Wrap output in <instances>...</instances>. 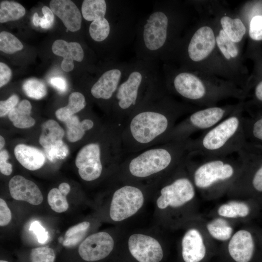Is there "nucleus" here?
<instances>
[{
    "label": "nucleus",
    "mask_w": 262,
    "mask_h": 262,
    "mask_svg": "<svg viewBox=\"0 0 262 262\" xmlns=\"http://www.w3.org/2000/svg\"><path fill=\"white\" fill-rule=\"evenodd\" d=\"M220 22L223 30L233 42L237 43L241 41L246 29L239 18L232 19L225 16L222 17Z\"/></svg>",
    "instance_id": "31"
},
{
    "label": "nucleus",
    "mask_w": 262,
    "mask_h": 262,
    "mask_svg": "<svg viewBox=\"0 0 262 262\" xmlns=\"http://www.w3.org/2000/svg\"><path fill=\"white\" fill-rule=\"evenodd\" d=\"M87 105L85 96L79 92L72 93L68 98V104L55 112L56 117L61 121H65L70 117L82 110Z\"/></svg>",
    "instance_id": "26"
},
{
    "label": "nucleus",
    "mask_w": 262,
    "mask_h": 262,
    "mask_svg": "<svg viewBox=\"0 0 262 262\" xmlns=\"http://www.w3.org/2000/svg\"><path fill=\"white\" fill-rule=\"evenodd\" d=\"M129 63L113 62L103 71L91 85L90 92L93 98L106 102L111 106L118 88L124 79Z\"/></svg>",
    "instance_id": "12"
},
{
    "label": "nucleus",
    "mask_w": 262,
    "mask_h": 262,
    "mask_svg": "<svg viewBox=\"0 0 262 262\" xmlns=\"http://www.w3.org/2000/svg\"><path fill=\"white\" fill-rule=\"evenodd\" d=\"M0 262H8L6 261H4V260H0Z\"/></svg>",
    "instance_id": "52"
},
{
    "label": "nucleus",
    "mask_w": 262,
    "mask_h": 262,
    "mask_svg": "<svg viewBox=\"0 0 262 262\" xmlns=\"http://www.w3.org/2000/svg\"><path fill=\"white\" fill-rule=\"evenodd\" d=\"M14 153L16 160L25 168L36 170L45 164L46 156L39 149L25 144H18L15 147Z\"/></svg>",
    "instance_id": "23"
},
{
    "label": "nucleus",
    "mask_w": 262,
    "mask_h": 262,
    "mask_svg": "<svg viewBox=\"0 0 262 262\" xmlns=\"http://www.w3.org/2000/svg\"><path fill=\"white\" fill-rule=\"evenodd\" d=\"M107 1L105 0H84L81 11L83 18L89 22L103 16L107 10Z\"/></svg>",
    "instance_id": "30"
},
{
    "label": "nucleus",
    "mask_w": 262,
    "mask_h": 262,
    "mask_svg": "<svg viewBox=\"0 0 262 262\" xmlns=\"http://www.w3.org/2000/svg\"><path fill=\"white\" fill-rule=\"evenodd\" d=\"M59 190L64 196H66L70 190L69 185L66 182H63L59 186Z\"/></svg>",
    "instance_id": "49"
},
{
    "label": "nucleus",
    "mask_w": 262,
    "mask_h": 262,
    "mask_svg": "<svg viewBox=\"0 0 262 262\" xmlns=\"http://www.w3.org/2000/svg\"><path fill=\"white\" fill-rule=\"evenodd\" d=\"M257 240L251 231L241 229L233 234L227 246L230 262H251L257 250Z\"/></svg>",
    "instance_id": "15"
},
{
    "label": "nucleus",
    "mask_w": 262,
    "mask_h": 262,
    "mask_svg": "<svg viewBox=\"0 0 262 262\" xmlns=\"http://www.w3.org/2000/svg\"><path fill=\"white\" fill-rule=\"evenodd\" d=\"M11 220V212L6 202L0 199V226L8 225Z\"/></svg>",
    "instance_id": "45"
},
{
    "label": "nucleus",
    "mask_w": 262,
    "mask_h": 262,
    "mask_svg": "<svg viewBox=\"0 0 262 262\" xmlns=\"http://www.w3.org/2000/svg\"><path fill=\"white\" fill-rule=\"evenodd\" d=\"M5 145V140L4 138L0 135V149L3 147Z\"/></svg>",
    "instance_id": "51"
},
{
    "label": "nucleus",
    "mask_w": 262,
    "mask_h": 262,
    "mask_svg": "<svg viewBox=\"0 0 262 262\" xmlns=\"http://www.w3.org/2000/svg\"><path fill=\"white\" fill-rule=\"evenodd\" d=\"M128 246L130 253L138 262H160L163 258L161 244L150 235L132 234L129 237Z\"/></svg>",
    "instance_id": "14"
},
{
    "label": "nucleus",
    "mask_w": 262,
    "mask_h": 262,
    "mask_svg": "<svg viewBox=\"0 0 262 262\" xmlns=\"http://www.w3.org/2000/svg\"><path fill=\"white\" fill-rule=\"evenodd\" d=\"M181 254L184 262H206L209 252L200 231L195 228L188 229L181 241Z\"/></svg>",
    "instance_id": "17"
},
{
    "label": "nucleus",
    "mask_w": 262,
    "mask_h": 262,
    "mask_svg": "<svg viewBox=\"0 0 262 262\" xmlns=\"http://www.w3.org/2000/svg\"><path fill=\"white\" fill-rule=\"evenodd\" d=\"M44 149L45 156L52 162L64 159L68 153V147L63 142Z\"/></svg>",
    "instance_id": "41"
},
{
    "label": "nucleus",
    "mask_w": 262,
    "mask_h": 262,
    "mask_svg": "<svg viewBox=\"0 0 262 262\" xmlns=\"http://www.w3.org/2000/svg\"><path fill=\"white\" fill-rule=\"evenodd\" d=\"M9 189L11 196L16 200L26 201L37 205L43 201V196L38 187L32 181L16 175L9 182Z\"/></svg>",
    "instance_id": "20"
},
{
    "label": "nucleus",
    "mask_w": 262,
    "mask_h": 262,
    "mask_svg": "<svg viewBox=\"0 0 262 262\" xmlns=\"http://www.w3.org/2000/svg\"><path fill=\"white\" fill-rule=\"evenodd\" d=\"M240 111H234L198 138H190L189 152L206 157H227L237 153L247 143Z\"/></svg>",
    "instance_id": "5"
},
{
    "label": "nucleus",
    "mask_w": 262,
    "mask_h": 262,
    "mask_svg": "<svg viewBox=\"0 0 262 262\" xmlns=\"http://www.w3.org/2000/svg\"><path fill=\"white\" fill-rule=\"evenodd\" d=\"M172 84L173 91L187 100L198 101L207 95L204 83L197 77L188 72L178 73L174 77Z\"/></svg>",
    "instance_id": "18"
},
{
    "label": "nucleus",
    "mask_w": 262,
    "mask_h": 262,
    "mask_svg": "<svg viewBox=\"0 0 262 262\" xmlns=\"http://www.w3.org/2000/svg\"><path fill=\"white\" fill-rule=\"evenodd\" d=\"M191 110L175 103L164 88L142 103L121 127L124 155L164 143L180 118Z\"/></svg>",
    "instance_id": "1"
},
{
    "label": "nucleus",
    "mask_w": 262,
    "mask_h": 262,
    "mask_svg": "<svg viewBox=\"0 0 262 262\" xmlns=\"http://www.w3.org/2000/svg\"><path fill=\"white\" fill-rule=\"evenodd\" d=\"M119 181L121 184L113 194L109 209L110 217L115 222L124 221L137 213L144 205L148 188L138 183Z\"/></svg>",
    "instance_id": "11"
},
{
    "label": "nucleus",
    "mask_w": 262,
    "mask_h": 262,
    "mask_svg": "<svg viewBox=\"0 0 262 262\" xmlns=\"http://www.w3.org/2000/svg\"><path fill=\"white\" fill-rule=\"evenodd\" d=\"M24 7L20 3L8 0L0 3V22L1 23L18 20L25 14Z\"/></svg>",
    "instance_id": "32"
},
{
    "label": "nucleus",
    "mask_w": 262,
    "mask_h": 262,
    "mask_svg": "<svg viewBox=\"0 0 262 262\" xmlns=\"http://www.w3.org/2000/svg\"><path fill=\"white\" fill-rule=\"evenodd\" d=\"M12 72L7 65L0 63V87L6 84L10 80Z\"/></svg>",
    "instance_id": "47"
},
{
    "label": "nucleus",
    "mask_w": 262,
    "mask_h": 262,
    "mask_svg": "<svg viewBox=\"0 0 262 262\" xmlns=\"http://www.w3.org/2000/svg\"><path fill=\"white\" fill-rule=\"evenodd\" d=\"M255 95L258 100L262 102V81L260 82L255 87Z\"/></svg>",
    "instance_id": "50"
},
{
    "label": "nucleus",
    "mask_w": 262,
    "mask_h": 262,
    "mask_svg": "<svg viewBox=\"0 0 262 262\" xmlns=\"http://www.w3.org/2000/svg\"><path fill=\"white\" fill-rule=\"evenodd\" d=\"M52 51L55 55L63 57L61 66L66 72L73 69L74 60L81 62L84 57L82 47L76 42H67L63 40H57L52 44Z\"/></svg>",
    "instance_id": "22"
},
{
    "label": "nucleus",
    "mask_w": 262,
    "mask_h": 262,
    "mask_svg": "<svg viewBox=\"0 0 262 262\" xmlns=\"http://www.w3.org/2000/svg\"><path fill=\"white\" fill-rule=\"evenodd\" d=\"M237 154L242 170L231 190L262 194V147L247 142Z\"/></svg>",
    "instance_id": "9"
},
{
    "label": "nucleus",
    "mask_w": 262,
    "mask_h": 262,
    "mask_svg": "<svg viewBox=\"0 0 262 262\" xmlns=\"http://www.w3.org/2000/svg\"><path fill=\"white\" fill-rule=\"evenodd\" d=\"M249 34L256 41L262 40V15L254 16L250 22Z\"/></svg>",
    "instance_id": "42"
},
{
    "label": "nucleus",
    "mask_w": 262,
    "mask_h": 262,
    "mask_svg": "<svg viewBox=\"0 0 262 262\" xmlns=\"http://www.w3.org/2000/svg\"><path fill=\"white\" fill-rule=\"evenodd\" d=\"M65 132L62 128L54 120L49 119L41 125L39 143L44 148L62 142Z\"/></svg>",
    "instance_id": "24"
},
{
    "label": "nucleus",
    "mask_w": 262,
    "mask_h": 262,
    "mask_svg": "<svg viewBox=\"0 0 262 262\" xmlns=\"http://www.w3.org/2000/svg\"><path fill=\"white\" fill-rule=\"evenodd\" d=\"M216 39L213 30L208 26L199 28L193 35L187 51L189 59L199 62L206 58L213 49Z\"/></svg>",
    "instance_id": "19"
},
{
    "label": "nucleus",
    "mask_w": 262,
    "mask_h": 262,
    "mask_svg": "<svg viewBox=\"0 0 262 262\" xmlns=\"http://www.w3.org/2000/svg\"><path fill=\"white\" fill-rule=\"evenodd\" d=\"M115 246L114 239L108 232L100 231L86 238L80 244L78 252L87 262H95L107 257Z\"/></svg>",
    "instance_id": "16"
},
{
    "label": "nucleus",
    "mask_w": 262,
    "mask_h": 262,
    "mask_svg": "<svg viewBox=\"0 0 262 262\" xmlns=\"http://www.w3.org/2000/svg\"><path fill=\"white\" fill-rule=\"evenodd\" d=\"M9 154L6 150H2L0 152V171L6 176L10 175L13 171L12 165L7 162Z\"/></svg>",
    "instance_id": "46"
},
{
    "label": "nucleus",
    "mask_w": 262,
    "mask_h": 262,
    "mask_svg": "<svg viewBox=\"0 0 262 262\" xmlns=\"http://www.w3.org/2000/svg\"><path fill=\"white\" fill-rule=\"evenodd\" d=\"M243 126L248 143L262 147V114L251 118H243Z\"/></svg>",
    "instance_id": "27"
},
{
    "label": "nucleus",
    "mask_w": 262,
    "mask_h": 262,
    "mask_svg": "<svg viewBox=\"0 0 262 262\" xmlns=\"http://www.w3.org/2000/svg\"><path fill=\"white\" fill-rule=\"evenodd\" d=\"M90 226L89 222L83 221L70 228L65 234L63 245L70 247L77 245L84 237Z\"/></svg>",
    "instance_id": "33"
},
{
    "label": "nucleus",
    "mask_w": 262,
    "mask_h": 262,
    "mask_svg": "<svg viewBox=\"0 0 262 262\" xmlns=\"http://www.w3.org/2000/svg\"><path fill=\"white\" fill-rule=\"evenodd\" d=\"M163 2H156L151 12L138 21L134 39L137 59L157 62L163 59L171 34V16Z\"/></svg>",
    "instance_id": "6"
},
{
    "label": "nucleus",
    "mask_w": 262,
    "mask_h": 262,
    "mask_svg": "<svg viewBox=\"0 0 262 262\" xmlns=\"http://www.w3.org/2000/svg\"><path fill=\"white\" fill-rule=\"evenodd\" d=\"M50 84L58 91L64 92L67 88L66 80L61 77H55L50 80Z\"/></svg>",
    "instance_id": "48"
},
{
    "label": "nucleus",
    "mask_w": 262,
    "mask_h": 262,
    "mask_svg": "<svg viewBox=\"0 0 262 262\" xmlns=\"http://www.w3.org/2000/svg\"><path fill=\"white\" fill-rule=\"evenodd\" d=\"M55 257L54 250L48 246L33 248L30 253L31 262H54Z\"/></svg>",
    "instance_id": "39"
},
{
    "label": "nucleus",
    "mask_w": 262,
    "mask_h": 262,
    "mask_svg": "<svg viewBox=\"0 0 262 262\" xmlns=\"http://www.w3.org/2000/svg\"><path fill=\"white\" fill-rule=\"evenodd\" d=\"M163 88L157 62L136 58L129 63L111 106L113 123L122 126L136 109Z\"/></svg>",
    "instance_id": "3"
},
{
    "label": "nucleus",
    "mask_w": 262,
    "mask_h": 262,
    "mask_svg": "<svg viewBox=\"0 0 262 262\" xmlns=\"http://www.w3.org/2000/svg\"><path fill=\"white\" fill-rule=\"evenodd\" d=\"M19 98L16 95H13L6 100L0 101V116L8 114L18 104Z\"/></svg>",
    "instance_id": "43"
},
{
    "label": "nucleus",
    "mask_w": 262,
    "mask_h": 262,
    "mask_svg": "<svg viewBox=\"0 0 262 262\" xmlns=\"http://www.w3.org/2000/svg\"><path fill=\"white\" fill-rule=\"evenodd\" d=\"M99 142H92L84 145L78 153L75 164L81 178L92 181L101 176L103 171V147Z\"/></svg>",
    "instance_id": "13"
},
{
    "label": "nucleus",
    "mask_w": 262,
    "mask_h": 262,
    "mask_svg": "<svg viewBox=\"0 0 262 262\" xmlns=\"http://www.w3.org/2000/svg\"><path fill=\"white\" fill-rule=\"evenodd\" d=\"M137 22L134 10L130 2L114 1L111 2L110 17L107 16L106 10L103 16L91 21L88 33L96 43L109 41L112 57L115 58L134 40Z\"/></svg>",
    "instance_id": "4"
},
{
    "label": "nucleus",
    "mask_w": 262,
    "mask_h": 262,
    "mask_svg": "<svg viewBox=\"0 0 262 262\" xmlns=\"http://www.w3.org/2000/svg\"><path fill=\"white\" fill-rule=\"evenodd\" d=\"M233 112L229 108L213 106L191 112L176 125L164 143L188 139L196 131H208Z\"/></svg>",
    "instance_id": "10"
},
{
    "label": "nucleus",
    "mask_w": 262,
    "mask_h": 262,
    "mask_svg": "<svg viewBox=\"0 0 262 262\" xmlns=\"http://www.w3.org/2000/svg\"><path fill=\"white\" fill-rule=\"evenodd\" d=\"M251 209L248 204L244 201H231L221 205L217 209L219 216L227 218H244L248 216Z\"/></svg>",
    "instance_id": "28"
},
{
    "label": "nucleus",
    "mask_w": 262,
    "mask_h": 262,
    "mask_svg": "<svg viewBox=\"0 0 262 262\" xmlns=\"http://www.w3.org/2000/svg\"><path fill=\"white\" fill-rule=\"evenodd\" d=\"M32 105L28 100H22L17 107L14 108L9 114V120L16 128L24 129L33 126L34 119L31 116Z\"/></svg>",
    "instance_id": "25"
},
{
    "label": "nucleus",
    "mask_w": 262,
    "mask_h": 262,
    "mask_svg": "<svg viewBox=\"0 0 262 262\" xmlns=\"http://www.w3.org/2000/svg\"><path fill=\"white\" fill-rule=\"evenodd\" d=\"M20 41L11 33L2 31L0 33V50L7 54H13L22 49Z\"/></svg>",
    "instance_id": "35"
},
{
    "label": "nucleus",
    "mask_w": 262,
    "mask_h": 262,
    "mask_svg": "<svg viewBox=\"0 0 262 262\" xmlns=\"http://www.w3.org/2000/svg\"><path fill=\"white\" fill-rule=\"evenodd\" d=\"M29 229L33 231L36 235L39 243L43 244L48 240V232L38 221L33 222L30 225Z\"/></svg>",
    "instance_id": "44"
},
{
    "label": "nucleus",
    "mask_w": 262,
    "mask_h": 262,
    "mask_svg": "<svg viewBox=\"0 0 262 262\" xmlns=\"http://www.w3.org/2000/svg\"><path fill=\"white\" fill-rule=\"evenodd\" d=\"M149 187L156 190V205L160 210L180 208L192 200L196 195V187L185 161L174 172Z\"/></svg>",
    "instance_id": "8"
},
{
    "label": "nucleus",
    "mask_w": 262,
    "mask_h": 262,
    "mask_svg": "<svg viewBox=\"0 0 262 262\" xmlns=\"http://www.w3.org/2000/svg\"><path fill=\"white\" fill-rule=\"evenodd\" d=\"M206 228L213 238L221 242L229 240L233 234L232 227L221 217L214 218L208 223Z\"/></svg>",
    "instance_id": "29"
},
{
    "label": "nucleus",
    "mask_w": 262,
    "mask_h": 262,
    "mask_svg": "<svg viewBox=\"0 0 262 262\" xmlns=\"http://www.w3.org/2000/svg\"><path fill=\"white\" fill-rule=\"evenodd\" d=\"M67 128V138L69 141L75 142L82 139L86 131L81 126V121L76 115H72L65 121Z\"/></svg>",
    "instance_id": "37"
},
{
    "label": "nucleus",
    "mask_w": 262,
    "mask_h": 262,
    "mask_svg": "<svg viewBox=\"0 0 262 262\" xmlns=\"http://www.w3.org/2000/svg\"><path fill=\"white\" fill-rule=\"evenodd\" d=\"M43 16L39 17L37 13H35L33 17V23L35 26H40L43 29H49L53 25L54 16L53 12L48 6H45L42 8Z\"/></svg>",
    "instance_id": "40"
},
{
    "label": "nucleus",
    "mask_w": 262,
    "mask_h": 262,
    "mask_svg": "<svg viewBox=\"0 0 262 262\" xmlns=\"http://www.w3.org/2000/svg\"><path fill=\"white\" fill-rule=\"evenodd\" d=\"M216 42L218 47L225 57L229 59L230 57H235L238 53V50L235 45L224 31L220 30L218 36L216 37Z\"/></svg>",
    "instance_id": "36"
},
{
    "label": "nucleus",
    "mask_w": 262,
    "mask_h": 262,
    "mask_svg": "<svg viewBox=\"0 0 262 262\" xmlns=\"http://www.w3.org/2000/svg\"><path fill=\"white\" fill-rule=\"evenodd\" d=\"M22 88L28 97L35 99L43 98L47 93L46 85L42 81L36 79L26 80Z\"/></svg>",
    "instance_id": "34"
},
{
    "label": "nucleus",
    "mask_w": 262,
    "mask_h": 262,
    "mask_svg": "<svg viewBox=\"0 0 262 262\" xmlns=\"http://www.w3.org/2000/svg\"><path fill=\"white\" fill-rule=\"evenodd\" d=\"M189 138L159 144L125 155L116 170L118 180L152 185L184 162L189 153Z\"/></svg>",
    "instance_id": "2"
},
{
    "label": "nucleus",
    "mask_w": 262,
    "mask_h": 262,
    "mask_svg": "<svg viewBox=\"0 0 262 262\" xmlns=\"http://www.w3.org/2000/svg\"><path fill=\"white\" fill-rule=\"evenodd\" d=\"M185 165L196 187L202 191L231 187L239 176L242 163L229 156L206 157L189 152Z\"/></svg>",
    "instance_id": "7"
},
{
    "label": "nucleus",
    "mask_w": 262,
    "mask_h": 262,
    "mask_svg": "<svg viewBox=\"0 0 262 262\" xmlns=\"http://www.w3.org/2000/svg\"><path fill=\"white\" fill-rule=\"evenodd\" d=\"M48 202L51 209L58 213L66 211L69 207L66 196L62 194L59 189L55 188L49 191Z\"/></svg>",
    "instance_id": "38"
},
{
    "label": "nucleus",
    "mask_w": 262,
    "mask_h": 262,
    "mask_svg": "<svg viewBox=\"0 0 262 262\" xmlns=\"http://www.w3.org/2000/svg\"><path fill=\"white\" fill-rule=\"evenodd\" d=\"M50 9L63 22L69 31L74 32L81 28V13L75 3L70 0H52Z\"/></svg>",
    "instance_id": "21"
}]
</instances>
